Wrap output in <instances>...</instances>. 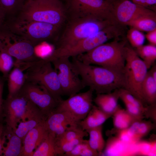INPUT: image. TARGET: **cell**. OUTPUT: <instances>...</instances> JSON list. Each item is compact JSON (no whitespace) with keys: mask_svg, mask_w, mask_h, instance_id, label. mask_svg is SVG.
I'll return each instance as SVG.
<instances>
[{"mask_svg":"<svg viewBox=\"0 0 156 156\" xmlns=\"http://www.w3.org/2000/svg\"><path fill=\"white\" fill-rule=\"evenodd\" d=\"M71 63L73 70L80 77L84 87H89L97 94L109 93L123 87L122 72L86 64L76 57H72Z\"/></svg>","mask_w":156,"mask_h":156,"instance_id":"1","label":"cell"},{"mask_svg":"<svg viewBox=\"0 0 156 156\" xmlns=\"http://www.w3.org/2000/svg\"><path fill=\"white\" fill-rule=\"evenodd\" d=\"M11 17L62 27L68 18L65 6L60 0H24L18 11Z\"/></svg>","mask_w":156,"mask_h":156,"instance_id":"2","label":"cell"},{"mask_svg":"<svg viewBox=\"0 0 156 156\" xmlns=\"http://www.w3.org/2000/svg\"><path fill=\"white\" fill-rule=\"evenodd\" d=\"M3 24L35 47L44 42L55 44L63 27L46 23L22 20L14 17L6 18Z\"/></svg>","mask_w":156,"mask_h":156,"instance_id":"3","label":"cell"},{"mask_svg":"<svg viewBox=\"0 0 156 156\" xmlns=\"http://www.w3.org/2000/svg\"><path fill=\"white\" fill-rule=\"evenodd\" d=\"M115 21L92 19H68L55 44V49H60L70 47L104 28L117 24Z\"/></svg>","mask_w":156,"mask_h":156,"instance_id":"4","label":"cell"},{"mask_svg":"<svg viewBox=\"0 0 156 156\" xmlns=\"http://www.w3.org/2000/svg\"><path fill=\"white\" fill-rule=\"evenodd\" d=\"M127 42L125 40L119 41L118 38L116 39L75 57L86 64H96L123 72Z\"/></svg>","mask_w":156,"mask_h":156,"instance_id":"5","label":"cell"},{"mask_svg":"<svg viewBox=\"0 0 156 156\" xmlns=\"http://www.w3.org/2000/svg\"><path fill=\"white\" fill-rule=\"evenodd\" d=\"M125 63L123 71L122 88L140 101L146 106L142 92V86L148 69L134 49L127 44L125 47Z\"/></svg>","mask_w":156,"mask_h":156,"instance_id":"6","label":"cell"},{"mask_svg":"<svg viewBox=\"0 0 156 156\" xmlns=\"http://www.w3.org/2000/svg\"><path fill=\"white\" fill-rule=\"evenodd\" d=\"M68 19L116 21L113 5L105 0H65Z\"/></svg>","mask_w":156,"mask_h":156,"instance_id":"7","label":"cell"},{"mask_svg":"<svg viewBox=\"0 0 156 156\" xmlns=\"http://www.w3.org/2000/svg\"><path fill=\"white\" fill-rule=\"evenodd\" d=\"M35 46L14 33L3 24L0 27V51L5 52L16 60L15 63H32L38 61Z\"/></svg>","mask_w":156,"mask_h":156,"instance_id":"8","label":"cell"},{"mask_svg":"<svg viewBox=\"0 0 156 156\" xmlns=\"http://www.w3.org/2000/svg\"><path fill=\"white\" fill-rule=\"evenodd\" d=\"M53 66L50 61L41 58L25 70L26 81L43 86L59 101L63 94L57 72Z\"/></svg>","mask_w":156,"mask_h":156,"instance_id":"9","label":"cell"},{"mask_svg":"<svg viewBox=\"0 0 156 156\" xmlns=\"http://www.w3.org/2000/svg\"><path fill=\"white\" fill-rule=\"evenodd\" d=\"M69 58L61 57L50 62L57 72L63 95L70 96L84 87L79 76L73 70Z\"/></svg>","mask_w":156,"mask_h":156,"instance_id":"10","label":"cell"},{"mask_svg":"<svg viewBox=\"0 0 156 156\" xmlns=\"http://www.w3.org/2000/svg\"><path fill=\"white\" fill-rule=\"evenodd\" d=\"M19 93L36 105L46 117L55 109L59 102L44 87L31 82L26 81Z\"/></svg>","mask_w":156,"mask_h":156,"instance_id":"11","label":"cell"},{"mask_svg":"<svg viewBox=\"0 0 156 156\" xmlns=\"http://www.w3.org/2000/svg\"><path fill=\"white\" fill-rule=\"evenodd\" d=\"M93 91H88L77 93L68 99L60 100L55 109L67 112L79 122L88 114L93 105Z\"/></svg>","mask_w":156,"mask_h":156,"instance_id":"12","label":"cell"},{"mask_svg":"<svg viewBox=\"0 0 156 156\" xmlns=\"http://www.w3.org/2000/svg\"><path fill=\"white\" fill-rule=\"evenodd\" d=\"M28 100L20 93L3 101L4 121L7 127L14 130L25 113Z\"/></svg>","mask_w":156,"mask_h":156,"instance_id":"13","label":"cell"},{"mask_svg":"<svg viewBox=\"0 0 156 156\" xmlns=\"http://www.w3.org/2000/svg\"><path fill=\"white\" fill-rule=\"evenodd\" d=\"M113 5L116 21L125 25L141 16H156L153 10L136 4L129 0H115Z\"/></svg>","mask_w":156,"mask_h":156,"instance_id":"14","label":"cell"},{"mask_svg":"<svg viewBox=\"0 0 156 156\" xmlns=\"http://www.w3.org/2000/svg\"><path fill=\"white\" fill-rule=\"evenodd\" d=\"M46 118L36 105L28 100L25 114L16 128L13 130L23 141L29 131L44 122Z\"/></svg>","mask_w":156,"mask_h":156,"instance_id":"15","label":"cell"},{"mask_svg":"<svg viewBox=\"0 0 156 156\" xmlns=\"http://www.w3.org/2000/svg\"><path fill=\"white\" fill-rule=\"evenodd\" d=\"M79 123L67 112L55 109L47 117L44 124L48 131L56 137L62 134L69 126L79 125Z\"/></svg>","mask_w":156,"mask_h":156,"instance_id":"16","label":"cell"},{"mask_svg":"<svg viewBox=\"0 0 156 156\" xmlns=\"http://www.w3.org/2000/svg\"><path fill=\"white\" fill-rule=\"evenodd\" d=\"M44 122L29 131L24 137L21 156H32L48 132Z\"/></svg>","mask_w":156,"mask_h":156,"instance_id":"17","label":"cell"},{"mask_svg":"<svg viewBox=\"0 0 156 156\" xmlns=\"http://www.w3.org/2000/svg\"><path fill=\"white\" fill-rule=\"evenodd\" d=\"M14 66L7 77L8 91L7 97H8L17 94L26 81L25 73L23 72L26 68L18 64L14 65Z\"/></svg>","mask_w":156,"mask_h":156,"instance_id":"18","label":"cell"},{"mask_svg":"<svg viewBox=\"0 0 156 156\" xmlns=\"http://www.w3.org/2000/svg\"><path fill=\"white\" fill-rule=\"evenodd\" d=\"M112 117L93 105L86 117L80 121L79 125L84 130L102 125L108 119Z\"/></svg>","mask_w":156,"mask_h":156,"instance_id":"19","label":"cell"},{"mask_svg":"<svg viewBox=\"0 0 156 156\" xmlns=\"http://www.w3.org/2000/svg\"><path fill=\"white\" fill-rule=\"evenodd\" d=\"M6 127V140L1 156H21L22 149V139L15 133L12 129Z\"/></svg>","mask_w":156,"mask_h":156,"instance_id":"20","label":"cell"},{"mask_svg":"<svg viewBox=\"0 0 156 156\" xmlns=\"http://www.w3.org/2000/svg\"><path fill=\"white\" fill-rule=\"evenodd\" d=\"M112 117L114 127L119 131L126 130L135 122L140 120L134 118L118 105Z\"/></svg>","mask_w":156,"mask_h":156,"instance_id":"21","label":"cell"},{"mask_svg":"<svg viewBox=\"0 0 156 156\" xmlns=\"http://www.w3.org/2000/svg\"><path fill=\"white\" fill-rule=\"evenodd\" d=\"M156 127V124L151 121L138 120L133 123L127 129L131 137L138 140L147 135Z\"/></svg>","mask_w":156,"mask_h":156,"instance_id":"22","label":"cell"},{"mask_svg":"<svg viewBox=\"0 0 156 156\" xmlns=\"http://www.w3.org/2000/svg\"><path fill=\"white\" fill-rule=\"evenodd\" d=\"M142 92L146 106L156 103V81L149 71L142 83Z\"/></svg>","mask_w":156,"mask_h":156,"instance_id":"23","label":"cell"},{"mask_svg":"<svg viewBox=\"0 0 156 156\" xmlns=\"http://www.w3.org/2000/svg\"><path fill=\"white\" fill-rule=\"evenodd\" d=\"M102 130V125L86 130L89 136V139L88 140L89 145L92 148L98 152L99 155H103L105 146Z\"/></svg>","mask_w":156,"mask_h":156,"instance_id":"24","label":"cell"},{"mask_svg":"<svg viewBox=\"0 0 156 156\" xmlns=\"http://www.w3.org/2000/svg\"><path fill=\"white\" fill-rule=\"evenodd\" d=\"M55 135L48 131L32 156H56L55 148Z\"/></svg>","mask_w":156,"mask_h":156,"instance_id":"25","label":"cell"},{"mask_svg":"<svg viewBox=\"0 0 156 156\" xmlns=\"http://www.w3.org/2000/svg\"><path fill=\"white\" fill-rule=\"evenodd\" d=\"M127 25L140 31L149 32L156 28V16L140 17L129 22Z\"/></svg>","mask_w":156,"mask_h":156,"instance_id":"26","label":"cell"},{"mask_svg":"<svg viewBox=\"0 0 156 156\" xmlns=\"http://www.w3.org/2000/svg\"><path fill=\"white\" fill-rule=\"evenodd\" d=\"M138 56L149 69L155 63L156 60V47L151 44L143 45L134 49Z\"/></svg>","mask_w":156,"mask_h":156,"instance_id":"27","label":"cell"},{"mask_svg":"<svg viewBox=\"0 0 156 156\" xmlns=\"http://www.w3.org/2000/svg\"><path fill=\"white\" fill-rule=\"evenodd\" d=\"M88 135L79 125L69 126L61 135L55 137V140L59 141H68L79 138H83Z\"/></svg>","mask_w":156,"mask_h":156,"instance_id":"28","label":"cell"},{"mask_svg":"<svg viewBox=\"0 0 156 156\" xmlns=\"http://www.w3.org/2000/svg\"><path fill=\"white\" fill-rule=\"evenodd\" d=\"M83 139V138H79L68 141H59L55 139V148L57 155L63 156L70 152Z\"/></svg>","mask_w":156,"mask_h":156,"instance_id":"29","label":"cell"},{"mask_svg":"<svg viewBox=\"0 0 156 156\" xmlns=\"http://www.w3.org/2000/svg\"><path fill=\"white\" fill-rule=\"evenodd\" d=\"M118 89L109 93L97 94L96 96L105 106L116 109L119 99Z\"/></svg>","mask_w":156,"mask_h":156,"instance_id":"30","label":"cell"},{"mask_svg":"<svg viewBox=\"0 0 156 156\" xmlns=\"http://www.w3.org/2000/svg\"><path fill=\"white\" fill-rule=\"evenodd\" d=\"M12 57L8 53L0 51V71L7 78L10 70L14 66Z\"/></svg>","mask_w":156,"mask_h":156,"instance_id":"31","label":"cell"},{"mask_svg":"<svg viewBox=\"0 0 156 156\" xmlns=\"http://www.w3.org/2000/svg\"><path fill=\"white\" fill-rule=\"evenodd\" d=\"M127 38L131 46L135 48L143 45L145 36L140 31L131 27L128 31Z\"/></svg>","mask_w":156,"mask_h":156,"instance_id":"32","label":"cell"},{"mask_svg":"<svg viewBox=\"0 0 156 156\" xmlns=\"http://www.w3.org/2000/svg\"><path fill=\"white\" fill-rule=\"evenodd\" d=\"M24 0H0V5L6 12V17L14 16Z\"/></svg>","mask_w":156,"mask_h":156,"instance_id":"33","label":"cell"},{"mask_svg":"<svg viewBox=\"0 0 156 156\" xmlns=\"http://www.w3.org/2000/svg\"><path fill=\"white\" fill-rule=\"evenodd\" d=\"M118 90L119 99L123 102H127L135 105L143 110L144 113L146 106L140 101L123 88L119 89Z\"/></svg>","mask_w":156,"mask_h":156,"instance_id":"34","label":"cell"},{"mask_svg":"<svg viewBox=\"0 0 156 156\" xmlns=\"http://www.w3.org/2000/svg\"><path fill=\"white\" fill-rule=\"evenodd\" d=\"M123 102L125 106V110L130 115L138 120H143L145 117L143 110L127 102Z\"/></svg>","mask_w":156,"mask_h":156,"instance_id":"35","label":"cell"},{"mask_svg":"<svg viewBox=\"0 0 156 156\" xmlns=\"http://www.w3.org/2000/svg\"><path fill=\"white\" fill-rule=\"evenodd\" d=\"M88 145V140L83 139L82 141L76 145L71 151L65 153L63 156H80L82 152Z\"/></svg>","mask_w":156,"mask_h":156,"instance_id":"36","label":"cell"},{"mask_svg":"<svg viewBox=\"0 0 156 156\" xmlns=\"http://www.w3.org/2000/svg\"><path fill=\"white\" fill-rule=\"evenodd\" d=\"M144 115V117L150 118L153 122L156 124V103L146 106Z\"/></svg>","mask_w":156,"mask_h":156,"instance_id":"37","label":"cell"},{"mask_svg":"<svg viewBox=\"0 0 156 156\" xmlns=\"http://www.w3.org/2000/svg\"><path fill=\"white\" fill-rule=\"evenodd\" d=\"M6 137V127L3 122H0V156H1Z\"/></svg>","mask_w":156,"mask_h":156,"instance_id":"38","label":"cell"},{"mask_svg":"<svg viewBox=\"0 0 156 156\" xmlns=\"http://www.w3.org/2000/svg\"><path fill=\"white\" fill-rule=\"evenodd\" d=\"M4 87L3 79L0 77V122H3L4 119L3 93Z\"/></svg>","mask_w":156,"mask_h":156,"instance_id":"39","label":"cell"},{"mask_svg":"<svg viewBox=\"0 0 156 156\" xmlns=\"http://www.w3.org/2000/svg\"><path fill=\"white\" fill-rule=\"evenodd\" d=\"M132 0L134 3L149 9L150 8H155L156 7V0Z\"/></svg>","mask_w":156,"mask_h":156,"instance_id":"40","label":"cell"},{"mask_svg":"<svg viewBox=\"0 0 156 156\" xmlns=\"http://www.w3.org/2000/svg\"><path fill=\"white\" fill-rule=\"evenodd\" d=\"M146 37L151 44L156 45V28L154 30L148 32Z\"/></svg>","mask_w":156,"mask_h":156,"instance_id":"41","label":"cell"},{"mask_svg":"<svg viewBox=\"0 0 156 156\" xmlns=\"http://www.w3.org/2000/svg\"><path fill=\"white\" fill-rule=\"evenodd\" d=\"M6 16L5 12L0 5V27L4 23Z\"/></svg>","mask_w":156,"mask_h":156,"instance_id":"42","label":"cell"},{"mask_svg":"<svg viewBox=\"0 0 156 156\" xmlns=\"http://www.w3.org/2000/svg\"><path fill=\"white\" fill-rule=\"evenodd\" d=\"M106 0L108 2L110 3L113 5L115 0Z\"/></svg>","mask_w":156,"mask_h":156,"instance_id":"43","label":"cell"},{"mask_svg":"<svg viewBox=\"0 0 156 156\" xmlns=\"http://www.w3.org/2000/svg\"></svg>","mask_w":156,"mask_h":156,"instance_id":"44","label":"cell"}]
</instances>
